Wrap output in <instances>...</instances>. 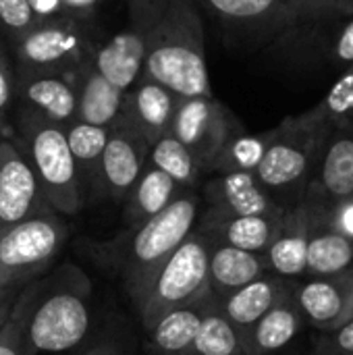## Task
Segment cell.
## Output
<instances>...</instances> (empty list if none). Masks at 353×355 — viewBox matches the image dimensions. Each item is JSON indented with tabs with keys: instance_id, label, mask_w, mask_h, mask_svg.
<instances>
[{
	"instance_id": "5bb4252c",
	"label": "cell",
	"mask_w": 353,
	"mask_h": 355,
	"mask_svg": "<svg viewBox=\"0 0 353 355\" xmlns=\"http://www.w3.org/2000/svg\"><path fill=\"white\" fill-rule=\"evenodd\" d=\"M293 297L304 320L335 333L353 318V270L337 277H308L293 285Z\"/></svg>"
},
{
	"instance_id": "d6a6232c",
	"label": "cell",
	"mask_w": 353,
	"mask_h": 355,
	"mask_svg": "<svg viewBox=\"0 0 353 355\" xmlns=\"http://www.w3.org/2000/svg\"><path fill=\"white\" fill-rule=\"evenodd\" d=\"M40 21L42 19L29 0H0V31L10 40V44L33 29Z\"/></svg>"
},
{
	"instance_id": "7c38bea8",
	"label": "cell",
	"mask_w": 353,
	"mask_h": 355,
	"mask_svg": "<svg viewBox=\"0 0 353 355\" xmlns=\"http://www.w3.org/2000/svg\"><path fill=\"white\" fill-rule=\"evenodd\" d=\"M152 146L148 139L123 116L110 127L108 144L102 158L104 198L123 204L148 166Z\"/></svg>"
},
{
	"instance_id": "f1b7e54d",
	"label": "cell",
	"mask_w": 353,
	"mask_h": 355,
	"mask_svg": "<svg viewBox=\"0 0 353 355\" xmlns=\"http://www.w3.org/2000/svg\"><path fill=\"white\" fill-rule=\"evenodd\" d=\"M193 355H248L243 333L227 318L216 304L204 318L191 347Z\"/></svg>"
},
{
	"instance_id": "7402d4cb",
	"label": "cell",
	"mask_w": 353,
	"mask_h": 355,
	"mask_svg": "<svg viewBox=\"0 0 353 355\" xmlns=\"http://www.w3.org/2000/svg\"><path fill=\"white\" fill-rule=\"evenodd\" d=\"M71 79L77 87V121L96 127H112L123 112L127 92L110 83L94 67V60L83 64Z\"/></svg>"
},
{
	"instance_id": "3957f363",
	"label": "cell",
	"mask_w": 353,
	"mask_h": 355,
	"mask_svg": "<svg viewBox=\"0 0 353 355\" xmlns=\"http://www.w3.org/2000/svg\"><path fill=\"white\" fill-rule=\"evenodd\" d=\"M17 148L33 166L50 208L58 214H77L85 206L77 164L67 139V127L42 112L19 104Z\"/></svg>"
},
{
	"instance_id": "ffe728a7",
	"label": "cell",
	"mask_w": 353,
	"mask_h": 355,
	"mask_svg": "<svg viewBox=\"0 0 353 355\" xmlns=\"http://www.w3.org/2000/svg\"><path fill=\"white\" fill-rule=\"evenodd\" d=\"M216 304V297L208 291L200 300L162 314L148 329L150 343L160 355H189L206 314Z\"/></svg>"
},
{
	"instance_id": "f6af8a7d",
	"label": "cell",
	"mask_w": 353,
	"mask_h": 355,
	"mask_svg": "<svg viewBox=\"0 0 353 355\" xmlns=\"http://www.w3.org/2000/svg\"><path fill=\"white\" fill-rule=\"evenodd\" d=\"M189 355H193V354H189Z\"/></svg>"
},
{
	"instance_id": "30bf717a",
	"label": "cell",
	"mask_w": 353,
	"mask_h": 355,
	"mask_svg": "<svg viewBox=\"0 0 353 355\" xmlns=\"http://www.w3.org/2000/svg\"><path fill=\"white\" fill-rule=\"evenodd\" d=\"M54 212L37 175L12 139H0V229Z\"/></svg>"
},
{
	"instance_id": "f546056e",
	"label": "cell",
	"mask_w": 353,
	"mask_h": 355,
	"mask_svg": "<svg viewBox=\"0 0 353 355\" xmlns=\"http://www.w3.org/2000/svg\"><path fill=\"white\" fill-rule=\"evenodd\" d=\"M148 162L164 171L171 179H175L181 187L189 191L198 187L200 175L204 173L191 150L183 141H179L173 133H166L152 146Z\"/></svg>"
},
{
	"instance_id": "cb8c5ba5",
	"label": "cell",
	"mask_w": 353,
	"mask_h": 355,
	"mask_svg": "<svg viewBox=\"0 0 353 355\" xmlns=\"http://www.w3.org/2000/svg\"><path fill=\"white\" fill-rule=\"evenodd\" d=\"M304 316L293 297V285L243 335L248 355H273L287 347L300 333Z\"/></svg>"
},
{
	"instance_id": "f35d334b",
	"label": "cell",
	"mask_w": 353,
	"mask_h": 355,
	"mask_svg": "<svg viewBox=\"0 0 353 355\" xmlns=\"http://www.w3.org/2000/svg\"><path fill=\"white\" fill-rule=\"evenodd\" d=\"M298 6L306 8H333V10H352L353 0H293Z\"/></svg>"
},
{
	"instance_id": "6da1fadb",
	"label": "cell",
	"mask_w": 353,
	"mask_h": 355,
	"mask_svg": "<svg viewBox=\"0 0 353 355\" xmlns=\"http://www.w3.org/2000/svg\"><path fill=\"white\" fill-rule=\"evenodd\" d=\"M131 25L146 37V69L179 98H214L204 25L193 0H131Z\"/></svg>"
},
{
	"instance_id": "ee69618b",
	"label": "cell",
	"mask_w": 353,
	"mask_h": 355,
	"mask_svg": "<svg viewBox=\"0 0 353 355\" xmlns=\"http://www.w3.org/2000/svg\"><path fill=\"white\" fill-rule=\"evenodd\" d=\"M8 133V119L6 116H0V139Z\"/></svg>"
},
{
	"instance_id": "2e32d148",
	"label": "cell",
	"mask_w": 353,
	"mask_h": 355,
	"mask_svg": "<svg viewBox=\"0 0 353 355\" xmlns=\"http://www.w3.org/2000/svg\"><path fill=\"white\" fill-rule=\"evenodd\" d=\"M210 208L237 216H283L287 208L275 200L258 181L256 173H225L204 185Z\"/></svg>"
},
{
	"instance_id": "44dd1931",
	"label": "cell",
	"mask_w": 353,
	"mask_h": 355,
	"mask_svg": "<svg viewBox=\"0 0 353 355\" xmlns=\"http://www.w3.org/2000/svg\"><path fill=\"white\" fill-rule=\"evenodd\" d=\"M146 37L131 25L129 29L117 33L108 42L100 44L94 54V67L117 87L131 89L146 69Z\"/></svg>"
},
{
	"instance_id": "e575fe53",
	"label": "cell",
	"mask_w": 353,
	"mask_h": 355,
	"mask_svg": "<svg viewBox=\"0 0 353 355\" xmlns=\"http://www.w3.org/2000/svg\"><path fill=\"white\" fill-rule=\"evenodd\" d=\"M308 210H310V214L322 218V220H325L329 227H333L335 231H339V233H343L345 237L353 239V198L352 200H345V202H339L337 206H333V208L327 210V212L314 210V208H310V206H308Z\"/></svg>"
},
{
	"instance_id": "74e56055",
	"label": "cell",
	"mask_w": 353,
	"mask_h": 355,
	"mask_svg": "<svg viewBox=\"0 0 353 355\" xmlns=\"http://www.w3.org/2000/svg\"><path fill=\"white\" fill-rule=\"evenodd\" d=\"M29 4L33 6V10L40 15V19H52V17H60L67 15L62 0H29Z\"/></svg>"
},
{
	"instance_id": "4fadbf2b",
	"label": "cell",
	"mask_w": 353,
	"mask_h": 355,
	"mask_svg": "<svg viewBox=\"0 0 353 355\" xmlns=\"http://www.w3.org/2000/svg\"><path fill=\"white\" fill-rule=\"evenodd\" d=\"M225 27L252 42H277L293 23L298 4L293 0H204Z\"/></svg>"
},
{
	"instance_id": "836d02e7",
	"label": "cell",
	"mask_w": 353,
	"mask_h": 355,
	"mask_svg": "<svg viewBox=\"0 0 353 355\" xmlns=\"http://www.w3.org/2000/svg\"><path fill=\"white\" fill-rule=\"evenodd\" d=\"M15 83H17L15 60L0 44V116H6L8 108L15 102Z\"/></svg>"
},
{
	"instance_id": "9a60e30c",
	"label": "cell",
	"mask_w": 353,
	"mask_h": 355,
	"mask_svg": "<svg viewBox=\"0 0 353 355\" xmlns=\"http://www.w3.org/2000/svg\"><path fill=\"white\" fill-rule=\"evenodd\" d=\"M15 69V102L42 112L62 127L77 121V87L69 75Z\"/></svg>"
},
{
	"instance_id": "83f0119b",
	"label": "cell",
	"mask_w": 353,
	"mask_h": 355,
	"mask_svg": "<svg viewBox=\"0 0 353 355\" xmlns=\"http://www.w3.org/2000/svg\"><path fill=\"white\" fill-rule=\"evenodd\" d=\"M353 270V239L310 214L306 277H337Z\"/></svg>"
},
{
	"instance_id": "d4e9b609",
	"label": "cell",
	"mask_w": 353,
	"mask_h": 355,
	"mask_svg": "<svg viewBox=\"0 0 353 355\" xmlns=\"http://www.w3.org/2000/svg\"><path fill=\"white\" fill-rule=\"evenodd\" d=\"M108 135H110V127H96L81 121H75L67 127V139L77 164L85 204L104 198L102 158L108 144Z\"/></svg>"
},
{
	"instance_id": "9c48e42d",
	"label": "cell",
	"mask_w": 353,
	"mask_h": 355,
	"mask_svg": "<svg viewBox=\"0 0 353 355\" xmlns=\"http://www.w3.org/2000/svg\"><path fill=\"white\" fill-rule=\"evenodd\" d=\"M241 129L235 114L214 98H181L171 133L183 141L204 173H212L229 139Z\"/></svg>"
},
{
	"instance_id": "ba28073f",
	"label": "cell",
	"mask_w": 353,
	"mask_h": 355,
	"mask_svg": "<svg viewBox=\"0 0 353 355\" xmlns=\"http://www.w3.org/2000/svg\"><path fill=\"white\" fill-rule=\"evenodd\" d=\"M67 229L56 212L0 229V287H12L40 272L62 248Z\"/></svg>"
},
{
	"instance_id": "7bdbcfd3",
	"label": "cell",
	"mask_w": 353,
	"mask_h": 355,
	"mask_svg": "<svg viewBox=\"0 0 353 355\" xmlns=\"http://www.w3.org/2000/svg\"><path fill=\"white\" fill-rule=\"evenodd\" d=\"M316 355H345V354H341V352H337V349H333V347H329L327 343H322V341H320V347H318Z\"/></svg>"
},
{
	"instance_id": "d6986e66",
	"label": "cell",
	"mask_w": 353,
	"mask_h": 355,
	"mask_svg": "<svg viewBox=\"0 0 353 355\" xmlns=\"http://www.w3.org/2000/svg\"><path fill=\"white\" fill-rule=\"evenodd\" d=\"M281 218L283 216H237L208 206L198 225L206 229L214 241L256 254H266Z\"/></svg>"
},
{
	"instance_id": "277c9868",
	"label": "cell",
	"mask_w": 353,
	"mask_h": 355,
	"mask_svg": "<svg viewBox=\"0 0 353 355\" xmlns=\"http://www.w3.org/2000/svg\"><path fill=\"white\" fill-rule=\"evenodd\" d=\"M331 129L333 125L318 106L300 116H289L270 129L268 150L256 177L275 200L277 193L298 196L300 202L304 200Z\"/></svg>"
},
{
	"instance_id": "5b68a950",
	"label": "cell",
	"mask_w": 353,
	"mask_h": 355,
	"mask_svg": "<svg viewBox=\"0 0 353 355\" xmlns=\"http://www.w3.org/2000/svg\"><path fill=\"white\" fill-rule=\"evenodd\" d=\"M214 237L200 225L169 256L146 287L135 310L146 331L166 312L187 306L210 291V254Z\"/></svg>"
},
{
	"instance_id": "603a6c76",
	"label": "cell",
	"mask_w": 353,
	"mask_h": 355,
	"mask_svg": "<svg viewBox=\"0 0 353 355\" xmlns=\"http://www.w3.org/2000/svg\"><path fill=\"white\" fill-rule=\"evenodd\" d=\"M268 272L270 268L264 254L214 241L210 254V293L216 297L218 304Z\"/></svg>"
},
{
	"instance_id": "8d00e7d4",
	"label": "cell",
	"mask_w": 353,
	"mask_h": 355,
	"mask_svg": "<svg viewBox=\"0 0 353 355\" xmlns=\"http://www.w3.org/2000/svg\"><path fill=\"white\" fill-rule=\"evenodd\" d=\"M322 343H327L329 347H333V349H337L341 354L353 355V318L345 327H341L339 331L327 333Z\"/></svg>"
},
{
	"instance_id": "d590c367",
	"label": "cell",
	"mask_w": 353,
	"mask_h": 355,
	"mask_svg": "<svg viewBox=\"0 0 353 355\" xmlns=\"http://www.w3.org/2000/svg\"><path fill=\"white\" fill-rule=\"evenodd\" d=\"M25 339L21 331L19 316L15 314L2 329H0V355H23Z\"/></svg>"
},
{
	"instance_id": "b9f144b4",
	"label": "cell",
	"mask_w": 353,
	"mask_h": 355,
	"mask_svg": "<svg viewBox=\"0 0 353 355\" xmlns=\"http://www.w3.org/2000/svg\"><path fill=\"white\" fill-rule=\"evenodd\" d=\"M83 355H121L114 343H98L96 347L87 349Z\"/></svg>"
},
{
	"instance_id": "8fae6325",
	"label": "cell",
	"mask_w": 353,
	"mask_h": 355,
	"mask_svg": "<svg viewBox=\"0 0 353 355\" xmlns=\"http://www.w3.org/2000/svg\"><path fill=\"white\" fill-rule=\"evenodd\" d=\"M353 198V127H333L316 173L304 193V200L314 210L327 212L339 202Z\"/></svg>"
},
{
	"instance_id": "60d3db41",
	"label": "cell",
	"mask_w": 353,
	"mask_h": 355,
	"mask_svg": "<svg viewBox=\"0 0 353 355\" xmlns=\"http://www.w3.org/2000/svg\"><path fill=\"white\" fill-rule=\"evenodd\" d=\"M10 289L12 287H0V329L12 318L10 316Z\"/></svg>"
},
{
	"instance_id": "52a82bcc",
	"label": "cell",
	"mask_w": 353,
	"mask_h": 355,
	"mask_svg": "<svg viewBox=\"0 0 353 355\" xmlns=\"http://www.w3.org/2000/svg\"><path fill=\"white\" fill-rule=\"evenodd\" d=\"M87 295V279L73 270L69 283L48 293L23 322L19 318L25 345L42 354H62L79 345L92 322Z\"/></svg>"
},
{
	"instance_id": "e0dca14e",
	"label": "cell",
	"mask_w": 353,
	"mask_h": 355,
	"mask_svg": "<svg viewBox=\"0 0 353 355\" xmlns=\"http://www.w3.org/2000/svg\"><path fill=\"white\" fill-rule=\"evenodd\" d=\"M179 100L181 98L175 92L144 73L139 81L127 89L121 116L154 146L160 137L171 133Z\"/></svg>"
},
{
	"instance_id": "8992f818",
	"label": "cell",
	"mask_w": 353,
	"mask_h": 355,
	"mask_svg": "<svg viewBox=\"0 0 353 355\" xmlns=\"http://www.w3.org/2000/svg\"><path fill=\"white\" fill-rule=\"evenodd\" d=\"M96 44L89 17L60 15L40 21L12 42L15 67L73 77L94 60Z\"/></svg>"
},
{
	"instance_id": "4316f807",
	"label": "cell",
	"mask_w": 353,
	"mask_h": 355,
	"mask_svg": "<svg viewBox=\"0 0 353 355\" xmlns=\"http://www.w3.org/2000/svg\"><path fill=\"white\" fill-rule=\"evenodd\" d=\"M291 285L287 283V279L268 272V275L252 281L250 285L241 287L239 291L231 293L221 304V308L227 314V318L246 335L279 302V297Z\"/></svg>"
},
{
	"instance_id": "ab89813d",
	"label": "cell",
	"mask_w": 353,
	"mask_h": 355,
	"mask_svg": "<svg viewBox=\"0 0 353 355\" xmlns=\"http://www.w3.org/2000/svg\"><path fill=\"white\" fill-rule=\"evenodd\" d=\"M100 2L102 0H62L67 15H77V17H89L94 6Z\"/></svg>"
},
{
	"instance_id": "484cf974",
	"label": "cell",
	"mask_w": 353,
	"mask_h": 355,
	"mask_svg": "<svg viewBox=\"0 0 353 355\" xmlns=\"http://www.w3.org/2000/svg\"><path fill=\"white\" fill-rule=\"evenodd\" d=\"M189 189L181 187L175 179H171L164 171L152 166L144 168L141 177L129 191L125 204V223L127 229L139 227L156 214L164 212L173 202H177Z\"/></svg>"
},
{
	"instance_id": "7a4b0ae2",
	"label": "cell",
	"mask_w": 353,
	"mask_h": 355,
	"mask_svg": "<svg viewBox=\"0 0 353 355\" xmlns=\"http://www.w3.org/2000/svg\"><path fill=\"white\" fill-rule=\"evenodd\" d=\"M200 216V198L193 191H187L164 212L139 227L127 229V235L119 241L121 250L114 260L133 306L141 300L158 268L198 227Z\"/></svg>"
},
{
	"instance_id": "1f68e13d",
	"label": "cell",
	"mask_w": 353,
	"mask_h": 355,
	"mask_svg": "<svg viewBox=\"0 0 353 355\" xmlns=\"http://www.w3.org/2000/svg\"><path fill=\"white\" fill-rule=\"evenodd\" d=\"M320 112L333 127H341L353 119V67L343 71L318 104Z\"/></svg>"
},
{
	"instance_id": "ac0fdd59",
	"label": "cell",
	"mask_w": 353,
	"mask_h": 355,
	"mask_svg": "<svg viewBox=\"0 0 353 355\" xmlns=\"http://www.w3.org/2000/svg\"><path fill=\"white\" fill-rule=\"evenodd\" d=\"M308 243H310V210L308 204L302 200L300 204L287 208L264 254L270 272L283 279L306 277Z\"/></svg>"
},
{
	"instance_id": "4dcf8cb0",
	"label": "cell",
	"mask_w": 353,
	"mask_h": 355,
	"mask_svg": "<svg viewBox=\"0 0 353 355\" xmlns=\"http://www.w3.org/2000/svg\"><path fill=\"white\" fill-rule=\"evenodd\" d=\"M270 141V131L260 135H250L241 127L216 158L212 173H256Z\"/></svg>"
}]
</instances>
